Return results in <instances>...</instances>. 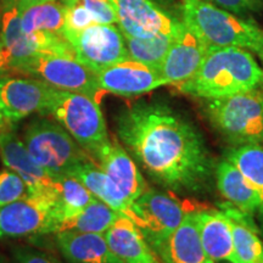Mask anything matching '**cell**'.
Returning <instances> with one entry per match:
<instances>
[{"label": "cell", "instance_id": "obj_29", "mask_svg": "<svg viewBox=\"0 0 263 263\" xmlns=\"http://www.w3.org/2000/svg\"><path fill=\"white\" fill-rule=\"evenodd\" d=\"M29 195V192L20 177L12 171L0 172V209Z\"/></svg>", "mask_w": 263, "mask_h": 263}, {"label": "cell", "instance_id": "obj_7", "mask_svg": "<svg viewBox=\"0 0 263 263\" xmlns=\"http://www.w3.org/2000/svg\"><path fill=\"white\" fill-rule=\"evenodd\" d=\"M15 72L37 78L57 89L88 95L97 101L103 93L97 73L76 58L39 54L17 66Z\"/></svg>", "mask_w": 263, "mask_h": 263}, {"label": "cell", "instance_id": "obj_30", "mask_svg": "<svg viewBox=\"0 0 263 263\" xmlns=\"http://www.w3.org/2000/svg\"><path fill=\"white\" fill-rule=\"evenodd\" d=\"M80 2L91 12L97 24H117L116 11L111 0H80Z\"/></svg>", "mask_w": 263, "mask_h": 263}, {"label": "cell", "instance_id": "obj_34", "mask_svg": "<svg viewBox=\"0 0 263 263\" xmlns=\"http://www.w3.org/2000/svg\"><path fill=\"white\" fill-rule=\"evenodd\" d=\"M11 2H14L16 6H17L18 11L22 12L27 8H31V6L43 4V3L47 2H52V0H11Z\"/></svg>", "mask_w": 263, "mask_h": 263}, {"label": "cell", "instance_id": "obj_27", "mask_svg": "<svg viewBox=\"0 0 263 263\" xmlns=\"http://www.w3.org/2000/svg\"><path fill=\"white\" fill-rule=\"evenodd\" d=\"M58 183V200L55 203V217L58 227L61 222L70 217L77 215L95 197L80 180L72 176H64L57 178Z\"/></svg>", "mask_w": 263, "mask_h": 263}, {"label": "cell", "instance_id": "obj_6", "mask_svg": "<svg viewBox=\"0 0 263 263\" xmlns=\"http://www.w3.org/2000/svg\"><path fill=\"white\" fill-rule=\"evenodd\" d=\"M22 141L33 160L55 179L68 176L78 163L91 159L61 124L45 118L27 126Z\"/></svg>", "mask_w": 263, "mask_h": 263}, {"label": "cell", "instance_id": "obj_25", "mask_svg": "<svg viewBox=\"0 0 263 263\" xmlns=\"http://www.w3.org/2000/svg\"><path fill=\"white\" fill-rule=\"evenodd\" d=\"M226 159L241 171L258 194L261 203L257 217L261 228L259 232L263 235V146L257 144L235 146L227 153Z\"/></svg>", "mask_w": 263, "mask_h": 263}, {"label": "cell", "instance_id": "obj_1", "mask_svg": "<svg viewBox=\"0 0 263 263\" xmlns=\"http://www.w3.org/2000/svg\"><path fill=\"white\" fill-rule=\"evenodd\" d=\"M116 133L140 168L168 192L201 195L212 188L217 162L205 138L170 105H132L118 115Z\"/></svg>", "mask_w": 263, "mask_h": 263}, {"label": "cell", "instance_id": "obj_35", "mask_svg": "<svg viewBox=\"0 0 263 263\" xmlns=\"http://www.w3.org/2000/svg\"><path fill=\"white\" fill-rule=\"evenodd\" d=\"M9 126H10V123L5 120L4 115H3V112H2V108H0V132L6 130V128H8Z\"/></svg>", "mask_w": 263, "mask_h": 263}, {"label": "cell", "instance_id": "obj_36", "mask_svg": "<svg viewBox=\"0 0 263 263\" xmlns=\"http://www.w3.org/2000/svg\"><path fill=\"white\" fill-rule=\"evenodd\" d=\"M258 55H259V58H261V60H262V62H263V39H262V44H261V48H259Z\"/></svg>", "mask_w": 263, "mask_h": 263}, {"label": "cell", "instance_id": "obj_33", "mask_svg": "<svg viewBox=\"0 0 263 263\" xmlns=\"http://www.w3.org/2000/svg\"><path fill=\"white\" fill-rule=\"evenodd\" d=\"M10 72H14L11 57H10V52L3 43L2 38H0V77L6 76Z\"/></svg>", "mask_w": 263, "mask_h": 263}, {"label": "cell", "instance_id": "obj_8", "mask_svg": "<svg viewBox=\"0 0 263 263\" xmlns=\"http://www.w3.org/2000/svg\"><path fill=\"white\" fill-rule=\"evenodd\" d=\"M188 215L176 197L161 190L147 188L132 203L130 219L155 250Z\"/></svg>", "mask_w": 263, "mask_h": 263}, {"label": "cell", "instance_id": "obj_32", "mask_svg": "<svg viewBox=\"0 0 263 263\" xmlns=\"http://www.w3.org/2000/svg\"><path fill=\"white\" fill-rule=\"evenodd\" d=\"M12 263H62L58 258L32 248H16L12 252Z\"/></svg>", "mask_w": 263, "mask_h": 263}, {"label": "cell", "instance_id": "obj_16", "mask_svg": "<svg viewBox=\"0 0 263 263\" xmlns=\"http://www.w3.org/2000/svg\"><path fill=\"white\" fill-rule=\"evenodd\" d=\"M98 166L114 180L132 202L147 189L146 182L133 157L117 140H108L93 155Z\"/></svg>", "mask_w": 263, "mask_h": 263}, {"label": "cell", "instance_id": "obj_9", "mask_svg": "<svg viewBox=\"0 0 263 263\" xmlns=\"http://www.w3.org/2000/svg\"><path fill=\"white\" fill-rule=\"evenodd\" d=\"M74 57L95 73L128 59L124 37L115 25H91L78 32L62 34Z\"/></svg>", "mask_w": 263, "mask_h": 263}, {"label": "cell", "instance_id": "obj_14", "mask_svg": "<svg viewBox=\"0 0 263 263\" xmlns=\"http://www.w3.org/2000/svg\"><path fill=\"white\" fill-rule=\"evenodd\" d=\"M100 89L120 97H137L166 85L160 70L127 60L97 72Z\"/></svg>", "mask_w": 263, "mask_h": 263}, {"label": "cell", "instance_id": "obj_20", "mask_svg": "<svg viewBox=\"0 0 263 263\" xmlns=\"http://www.w3.org/2000/svg\"><path fill=\"white\" fill-rule=\"evenodd\" d=\"M55 241L68 263H122L108 248L105 234L65 230L55 234Z\"/></svg>", "mask_w": 263, "mask_h": 263}, {"label": "cell", "instance_id": "obj_26", "mask_svg": "<svg viewBox=\"0 0 263 263\" xmlns=\"http://www.w3.org/2000/svg\"><path fill=\"white\" fill-rule=\"evenodd\" d=\"M20 15L22 31L26 34L48 32L62 35L66 29L64 5L57 0L31 6L20 12Z\"/></svg>", "mask_w": 263, "mask_h": 263}, {"label": "cell", "instance_id": "obj_18", "mask_svg": "<svg viewBox=\"0 0 263 263\" xmlns=\"http://www.w3.org/2000/svg\"><path fill=\"white\" fill-rule=\"evenodd\" d=\"M111 251L122 263H162L140 229L128 217L121 215L105 233Z\"/></svg>", "mask_w": 263, "mask_h": 263}, {"label": "cell", "instance_id": "obj_21", "mask_svg": "<svg viewBox=\"0 0 263 263\" xmlns=\"http://www.w3.org/2000/svg\"><path fill=\"white\" fill-rule=\"evenodd\" d=\"M215 180L222 196L239 211L249 217L257 215L261 203L258 194L235 164L227 159L217 163Z\"/></svg>", "mask_w": 263, "mask_h": 263}, {"label": "cell", "instance_id": "obj_23", "mask_svg": "<svg viewBox=\"0 0 263 263\" xmlns=\"http://www.w3.org/2000/svg\"><path fill=\"white\" fill-rule=\"evenodd\" d=\"M232 224L233 241L239 263H263V241L258 235V229L238 209H227Z\"/></svg>", "mask_w": 263, "mask_h": 263}, {"label": "cell", "instance_id": "obj_24", "mask_svg": "<svg viewBox=\"0 0 263 263\" xmlns=\"http://www.w3.org/2000/svg\"><path fill=\"white\" fill-rule=\"evenodd\" d=\"M120 216L121 213H118L116 210L95 197L93 201L88 203L77 215L61 222L57 233L72 230L80 233L105 234Z\"/></svg>", "mask_w": 263, "mask_h": 263}, {"label": "cell", "instance_id": "obj_31", "mask_svg": "<svg viewBox=\"0 0 263 263\" xmlns=\"http://www.w3.org/2000/svg\"><path fill=\"white\" fill-rule=\"evenodd\" d=\"M209 2L240 17L254 14L263 9V0H209Z\"/></svg>", "mask_w": 263, "mask_h": 263}, {"label": "cell", "instance_id": "obj_10", "mask_svg": "<svg viewBox=\"0 0 263 263\" xmlns=\"http://www.w3.org/2000/svg\"><path fill=\"white\" fill-rule=\"evenodd\" d=\"M57 200L28 195L0 209V239L55 234Z\"/></svg>", "mask_w": 263, "mask_h": 263}, {"label": "cell", "instance_id": "obj_2", "mask_svg": "<svg viewBox=\"0 0 263 263\" xmlns=\"http://www.w3.org/2000/svg\"><path fill=\"white\" fill-rule=\"evenodd\" d=\"M263 85V70L250 51L236 47L210 48L205 60L189 81L179 84L183 93L211 100Z\"/></svg>", "mask_w": 263, "mask_h": 263}, {"label": "cell", "instance_id": "obj_12", "mask_svg": "<svg viewBox=\"0 0 263 263\" xmlns=\"http://www.w3.org/2000/svg\"><path fill=\"white\" fill-rule=\"evenodd\" d=\"M54 89V87L37 78L2 76L0 108L5 120L11 124L32 114H43Z\"/></svg>", "mask_w": 263, "mask_h": 263}, {"label": "cell", "instance_id": "obj_5", "mask_svg": "<svg viewBox=\"0 0 263 263\" xmlns=\"http://www.w3.org/2000/svg\"><path fill=\"white\" fill-rule=\"evenodd\" d=\"M42 115H50L72 138L89 154L91 159L108 141L104 115L99 101L88 95L55 88Z\"/></svg>", "mask_w": 263, "mask_h": 263}, {"label": "cell", "instance_id": "obj_38", "mask_svg": "<svg viewBox=\"0 0 263 263\" xmlns=\"http://www.w3.org/2000/svg\"><path fill=\"white\" fill-rule=\"evenodd\" d=\"M0 25H2V20H0Z\"/></svg>", "mask_w": 263, "mask_h": 263}, {"label": "cell", "instance_id": "obj_3", "mask_svg": "<svg viewBox=\"0 0 263 263\" xmlns=\"http://www.w3.org/2000/svg\"><path fill=\"white\" fill-rule=\"evenodd\" d=\"M180 12L184 25L210 48L236 47L258 54L263 31L254 21L218 8L209 0H182Z\"/></svg>", "mask_w": 263, "mask_h": 263}, {"label": "cell", "instance_id": "obj_17", "mask_svg": "<svg viewBox=\"0 0 263 263\" xmlns=\"http://www.w3.org/2000/svg\"><path fill=\"white\" fill-rule=\"evenodd\" d=\"M193 216L207 255L215 262L239 263L228 215L224 211H200Z\"/></svg>", "mask_w": 263, "mask_h": 263}, {"label": "cell", "instance_id": "obj_15", "mask_svg": "<svg viewBox=\"0 0 263 263\" xmlns=\"http://www.w3.org/2000/svg\"><path fill=\"white\" fill-rule=\"evenodd\" d=\"M209 50V45L184 25L163 59L161 76L167 84L179 85L189 81L200 68Z\"/></svg>", "mask_w": 263, "mask_h": 263}, {"label": "cell", "instance_id": "obj_4", "mask_svg": "<svg viewBox=\"0 0 263 263\" xmlns=\"http://www.w3.org/2000/svg\"><path fill=\"white\" fill-rule=\"evenodd\" d=\"M203 114L211 126L233 145L263 146V91L259 88L205 100Z\"/></svg>", "mask_w": 263, "mask_h": 263}, {"label": "cell", "instance_id": "obj_19", "mask_svg": "<svg viewBox=\"0 0 263 263\" xmlns=\"http://www.w3.org/2000/svg\"><path fill=\"white\" fill-rule=\"evenodd\" d=\"M155 251L162 263H215L203 249L193 213L184 217L178 228Z\"/></svg>", "mask_w": 263, "mask_h": 263}, {"label": "cell", "instance_id": "obj_37", "mask_svg": "<svg viewBox=\"0 0 263 263\" xmlns=\"http://www.w3.org/2000/svg\"><path fill=\"white\" fill-rule=\"evenodd\" d=\"M223 263H233V262H227V261H224Z\"/></svg>", "mask_w": 263, "mask_h": 263}, {"label": "cell", "instance_id": "obj_22", "mask_svg": "<svg viewBox=\"0 0 263 263\" xmlns=\"http://www.w3.org/2000/svg\"><path fill=\"white\" fill-rule=\"evenodd\" d=\"M68 176L78 179L94 197L101 200L118 213L130 218L132 202L114 180L95 163L93 159L82 161L71 171Z\"/></svg>", "mask_w": 263, "mask_h": 263}, {"label": "cell", "instance_id": "obj_13", "mask_svg": "<svg viewBox=\"0 0 263 263\" xmlns=\"http://www.w3.org/2000/svg\"><path fill=\"white\" fill-rule=\"evenodd\" d=\"M0 157L6 168L24 180L29 195L58 200V183L47 171L33 160L24 141L10 130L0 132Z\"/></svg>", "mask_w": 263, "mask_h": 263}, {"label": "cell", "instance_id": "obj_28", "mask_svg": "<svg viewBox=\"0 0 263 263\" xmlns=\"http://www.w3.org/2000/svg\"><path fill=\"white\" fill-rule=\"evenodd\" d=\"M129 60L140 62L160 70L164 57L174 41L172 35H156L153 38H132L123 35Z\"/></svg>", "mask_w": 263, "mask_h": 263}, {"label": "cell", "instance_id": "obj_11", "mask_svg": "<svg viewBox=\"0 0 263 263\" xmlns=\"http://www.w3.org/2000/svg\"><path fill=\"white\" fill-rule=\"evenodd\" d=\"M117 25L123 35L132 38H153L156 35L177 37L183 28L178 21L151 0H111Z\"/></svg>", "mask_w": 263, "mask_h": 263}]
</instances>
